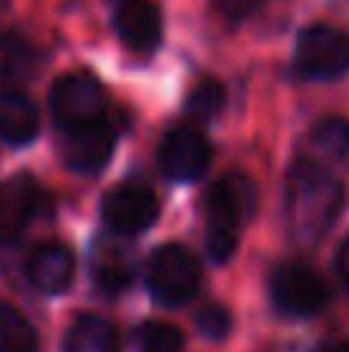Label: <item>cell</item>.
Segmentation results:
<instances>
[{
	"label": "cell",
	"instance_id": "obj_8",
	"mask_svg": "<svg viewBox=\"0 0 349 352\" xmlns=\"http://www.w3.org/2000/svg\"><path fill=\"white\" fill-rule=\"evenodd\" d=\"M158 161H161V170L170 176V179H177V182L198 179L210 164V142L204 140L201 130L177 127L161 142Z\"/></svg>",
	"mask_w": 349,
	"mask_h": 352
},
{
	"label": "cell",
	"instance_id": "obj_3",
	"mask_svg": "<svg viewBox=\"0 0 349 352\" xmlns=\"http://www.w3.org/2000/svg\"><path fill=\"white\" fill-rule=\"evenodd\" d=\"M201 266L183 244H164L148 260V291L164 306H185L198 294Z\"/></svg>",
	"mask_w": 349,
	"mask_h": 352
},
{
	"label": "cell",
	"instance_id": "obj_21",
	"mask_svg": "<svg viewBox=\"0 0 349 352\" xmlns=\"http://www.w3.org/2000/svg\"><path fill=\"white\" fill-rule=\"evenodd\" d=\"M195 324L207 340H226L229 331H232V316H229L226 306L210 303L195 316Z\"/></svg>",
	"mask_w": 349,
	"mask_h": 352
},
{
	"label": "cell",
	"instance_id": "obj_2",
	"mask_svg": "<svg viewBox=\"0 0 349 352\" xmlns=\"http://www.w3.org/2000/svg\"><path fill=\"white\" fill-rule=\"evenodd\" d=\"M257 207V188L245 173H229L207 188L204 217H207V254L223 263L235 254L238 229Z\"/></svg>",
	"mask_w": 349,
	"mask_h": 352
},
{
	"label": "cell",
	"instance_id": "obj_9",
	"mask_svg": "<svg viewBox=\"0 0 349 352\" xmlns=\"http://www.w3.org/2000/svg\"><path fill=\"white\" fill-rule=\"evenodd\" d=\"M117 37L133 53H152L161 41V10L152 0H115L111 10Z\"/></svg>",
	"mask_w": 349,
	"mask_h": 352
},
{
	"label": "cell",
	"instance_id": "obj_17",
	"mask_svg": "<svg viewBox=\"0 0 349 352\" xmlns=\"http://www.w3.org/2000/svg\"><path fill=\"white\" fill-rule=\"evenodd\" d=\"M37 50L19 34H0V74L10 80H25L37 72Z\"/></svg>",
	"mask_w": 349,
	"mask_h": 352
},
{
	"label": "cell",
	"instance_id": "obj_15",
	"mask_svg": "<svg viewBox=\"0 0 349 352\" xmlns=\"http://www.w3.org/2000/svg\"><path fill=\"white\" fill-rule=\"evenodd\" d=\"M65 352H117V334L105 318L80 316L65 334Z\"/></svg>",
	"mask_w": 349,
	"mask_h": 352
},
{
	"label": "cell",
	"instance_id": "obj_22",
	"mask_svg": "<svg viewBox=\"0 0 349 352\" xmlns=\"http://www.w3.org/2000/svg\"><path fill=\"white\" fill-rule=\"evenodd\" d=\"M260 6V0H216V16L229 25H238Z\"/></svg>",
	"mask_w": 349,
	"mask_h": 352
},
{
	"label": "cell",
	"instance_id": "obj_4",
	"mask_svg": "<svg viewBox=\"0 0 349 352\" xmlns=\"http://www.w3.org/2000/svg\"><path fill=\"white\" fill-rule=\"evenodd\" d=\"M294 65L303 78L334 80L349 68V34L334 25H309L297 37Z\"/></svg>",
	"mask_w": 349,
	"mask_h": 352
},
{
	"label": "cell",
	"instance_id": "obj_23",
	"mask_svg": "<svg viewBox=\"0 0 349 352\" xmlns=\"http://www.w3.org/2000/svg\"><path fill=\"white\" fill-rule=\"evenodd\" d=\"M337 272H340V278H344V285L349 287V238L344 241V248H340V254H337Z\"/></svg>",
	"mask_w": 349,
	"mask_h": 352
},
{
	"label": "cell",
	"instance_id": "obj_11",
	"mask_svg": "<svg viewBox=\"0 0 349 352\" xmlns=\"http://www.w3.org/2000/svg\"><path fill=\"white\" fill-rule=\"evenodd\" d=\"M115 124L111 121H96L87 124V127L68 130L65 133V146H62V155H65V164L78 173H93L111 158V148H115Z\"/></svg>",
	"mask_w": 349,
	"mask_h": 352
},
{
	"label": "cell",
	"instance_id": "obj_19",
	"mask_svg": "<svg viewBox=\"0 0 349 352\" xmlns=\"http://www.w3.org/2000/svg\"><path fill=\"white\" fill-rule=\"evenodd\" d=\"M223 105H226V90H223V84H216V80H201V84L189 93V99H185V115H189L192 121H214L223 111Z\"/></svg>",
	"mask_w": 349,
	"mask_h": 352
},
{
	"label": "cell",
	"instance_id": "obj_13",
	"mask_svg": "<svg viewBox=\"0 0 349 352\" xmlns=\"http://www.w3.org/2000/svg\"><path fill=\"white\" fill-rule=\"evenodd\" d=\"M37 136V109L25 93H0V140L6 146H25Z\"/></svg>",
	"mask_w": 349,
	"mask_h": 352
},
{
	"label": "cell",
	"instance_id": "obj_14",
	"mask_svg": "<svg viewBox=\"0 0 349 352\" xmlns=\"http://www.w3.org/2000/svg\"><path fill=\"white\" fill-rule=\"evenodd\" d=\"M93 281L102 294H121L133 281V256L121 248L102 244L93 256Z\"/></svg>",
	"mask_w": 349,
	"mask_h": 352
},
{
	"label": "cell",
	"instance_id": "obj_1",
	"mask_svg": "<svg viewBox=\"0 0 349 352\" xmlns=\"http://www.w3.org/2000/svg\"><path fill=\"white\" fill-rule=\"evenodd\" d=\"M344 207V186L322 161L303 158L291 167L284 188V217L300 244H315Z\"/></svg>",
	"mask_w": 349,
	"mask_h": 352
},
{
	"label": "cell",
	"instance_id": "obj_10",
	"mask_svg": "<svg viewBox=\"0 0 349 352\" xmlns=\"http://www.w3.org/2000/svg\"><path fill=\"white\" fill-rule=\"evenodd\" d=\"M41 207V186L31 176L19 173L0 182V244H12Z\"/></svg>",
	"mask_w": 349,
	"mask_h": 352
},
{
	"label": "cell",
	"instance_id": "obj_12",
	"mask_svg": "<svg viewBox=\"0 0 349 352\" xmlns=\"http://www.w3.org/2000/svg\"><path fill=\"white\" fill-rule=\"evenodd\" d=\"M25 275L41 294H62L74 278V256L65 244H37L25 263Z\"/></svg>",
	"mask_w": 349,
	"mask_h": 352
},
{
	"label": "cell",
	"instance_id": "obj_16",
	"mask_svg": "<svg viewBox=\"0 0 349 352\" xmlns=\"http://www.w3.org/2000/svg\"><path fill=\"white\" fill-rule=\"evenodd\" d=\"M309 148L315 161H337L349 155V121L346 118H325L309 133Z\"/></svg>",
	"mask_w": 349,
	"mask_h": 352
},
{
	"label": "cell",
	"instance_id": "obj_24",
	"mask_svg": "<svg viewBox=\"0 0 349 352\" xmlns=\"http://www.w3.org/2000/svg\"><path fill=\"white\" fill-rule=\"evenodd\" d=\"M322 352H349V340H334V343H328Z\"/></svg>",
	"mask_w": 349,
	"mask_h": 352
},
{
	"label": "cell",
	"instance_id": "obj_6",
	"mask_svg": "<svg viewBox=\"0 0 349 352\" xmlns=\"http://www.w3.org/2000/svg\"><path fill=\"white\" fill-rule=\"evenodd\" d=\"M49 111L62 130H78L105 118V93L90 74H65L49 90Z\"/></svg>",
	"mask_w": 349,
	"mask_h": 352
},
{
	"label": "cell",
	"instance_id": "obj_18",
	"mask_svg": "<svg viewBox=\"0 0 349 352\" xmlns=\"http://www.w3.org/2000/svg\"><path fill=\"white\" fill-rule=\"evenodd\" d=\"M37 331L10 303H0V352H34Z\"/></svg>",
	"mask_w": 349,
	"mask_h": 352
},
{
	"label": "cell",
	"instance_id": "obj_20",
	"mask_svg": "<svg viewBox=\"0 0 349 352\" xmlns=\"http://www.w3.org/2000/svg\"><path fill=\"white\" fill-rule=\"evenodd\" d=\"M183 331L167 322H148L139 328V352H183Z\"/></svg>",
	"mask_w": 349,
	"mask_h": 352
},
{
	"label": "cell",
	"instance_id": "obj_5",
	"mask_svg": "<svg viewBox=\"0 0 349 352\" xmlns=\"http://www.w3.org/2000/svg\"><path fill=\"white\" fill-rule=\"evenodd\" d=\"M269 294L272 303L278 312L284 316H315L328 306L331 291H328L325 278L315 272L306 263H282V266L272 272L269 281Z\"/></svg>",
	"mask_w": 349,
	"mask_h": 352
},
{
	"label": "cell",
	"instance_id": "obj_7",
	"mask_svg": "<svg viewBox=\"0 0 349 352\" xmlns=\"http://www.w3.org/2000/svg\"><path fill=\"white\" fill-rule=\"evenodd\" d=\"M102 219L117 235H139L158 219V198L142 182H124L105 195Z\"/></svg>",
	"mask_w": 349,
	"mask_h": 352
}]
</instances>
